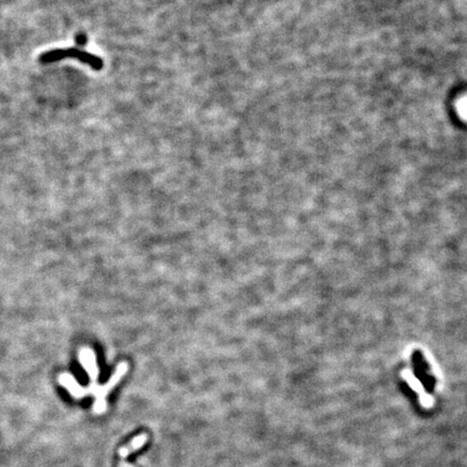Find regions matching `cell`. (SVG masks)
I'll return each instance as SVG.
<instances>
[{
	"label": "cell",
	"instance_id": "obj_4",
	"mask_svg": "<svg viewBox=\"0 0 467 467\" xmlns=\"http://www.w3.org/2000/svg\"><path fill=\"white\" fill-rule=\"evenodd\" d=\"M76 42L79 44H84L86 42V35L84 34H79L77 37H76Z\"/></svg>",
	"mask_w": 467,
	"mask_h": 467
},
{
	"label": "cell",
	"instance_id": "obj_3",
	"mask_svg": "<svg viewBox=\"0 0 467 467\" xmlns=\"http://www.w3.org/2000/svg\"><path fill=\"white\" fill-rule=\"evenodd\" d=\"M148 434H141V435H138V436L133 438L130 442V444H128L126 446H122V448L119 449L118 453H119L120 458H124L128 456H130L132 452L141 449L142 446L146 444V442H148Z\"/></svg>",
	"mask_w": 467,
	"mask_h": 467
},
{
	"label": "cell",
	"instance_id": "obj_1",
	"mask_svg": "<svg viewBox=\"0 0 467 467\" xmlns=\"http://www.w3.org/2000/svg\"><path fill=\"white\" fill-rule=\"evenodd\" d=\"M79 360L86 370V374L90 378V385L88 388H82V385L77 383L75 378H70L64 383V388L75 398H82L86 395L94 396L96 402L93 404V412L96 413V414H102L106 411V406H108L106 397H108V392L119 383L120 380L124 376L126 371H128V364H126V362H119L114 374L110 376L108 382L104 385H98V380L100 371L96 352L91 348H84L79 352Z\"/></svg>",
	"mask_w": 467,
	"mask_h": 467
},
{
	"label": "cell",
	"instance_id": "obj_2",
	"mask_svg": "<svg viewBox=\"0 0 467 467\" xmlns=\"http://www.w3.org/2000/svg\"><path fill=\"white\" fill-rule=\"evenodd\" d=\"M77 58L79 61H82L86 64L90 65L92 68H94L98 70L102 68V61L98 58L90 54V53H86L84 51L78 50V49H56V50H52L48 51L46 53H42V56H39V61L44 63V64H48V63H53V62H58L61 61L63 58Z\"/></svg>",
	"mask_w": 467,
	"mask_h": 467
}]
</instances>
